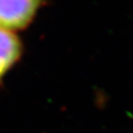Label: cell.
<instances>
[{
  "label": "cell",
  "instance_id": "obj_1",
  "mask_svg": "<svg viewBox=\"0 0 133 133\" xmlns=\"http://www.w3.org/2000/svg\"><path fill=\"white\" fill-rule=\"evenodd\" d=\"M43 4L44 0H0V29L12 33L27 29Z\"/></svg>",
  "mask_w": 133,
  "mask_h": 133
},
{
  "label": "cell",
  "instance_id": "obj_2",
  "mask_svg": "<svg viewBox=\"0 0 133 133\" xmlns=\"http://www.w3.org/2000/svg\"><path fill=\"white\" fill-rule=\"evenodd\" d=\"M23 43L15 33L0 29V82L23 55Z\"/></svg>",
  "mask_w": 133,
  "mask_h": 133
}]
</instances>
